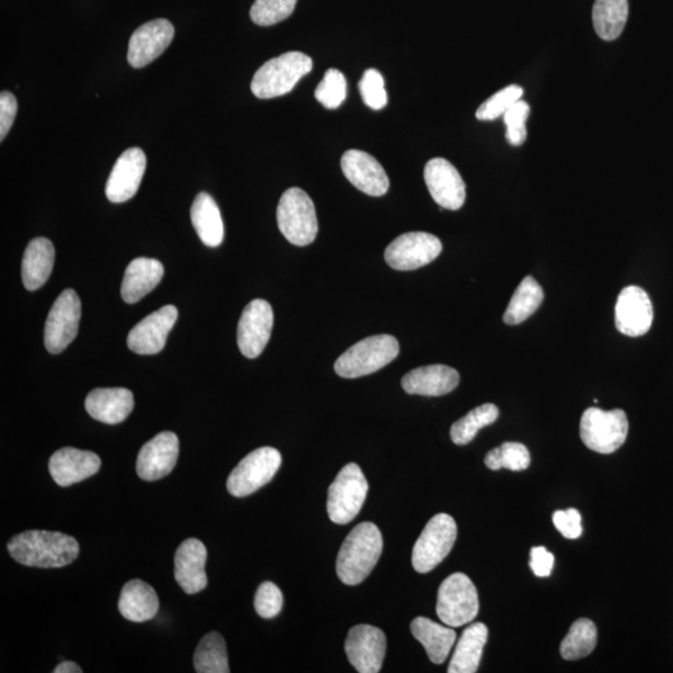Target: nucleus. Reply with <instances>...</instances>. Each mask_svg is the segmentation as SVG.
Wrapping results in <instances>:
<instances>
[{
  "instance_id": "f257e3e1",
  "label": "nucleus",
  "mask_w": 673,
  "mask_h": 673,
  "mask_svg": "<svg viewBox=\"0 0 673 673\" xmlns=\"http://www.w3.org/2000/svg\"><path fill=\"white\" fill-rule=\"evenodd\" d=\"M79 550L73 536L57 532H25L8 543V552L16 562L42 569L68 567L77 560Z\"/></svg>"
},
{
  "instance_id": "f03ea898",
  "label": "nucleus",
  "mask_w": 673,
  "mask_h": 673,
  "mask_svg": "<svg viewBox=\"0 0 673 673\" xmlns=\"http://www.w3.org/2000/svg\"><path fill=\"white\" fill-rule=\"evenodd\" d=\"M383 552V537L373 523L358 524L346 537L337 558V576L348 587L363 582Z\"/></svg>"
},
{
  "instance_id": "7ed1b4c3",
  "label": "nucleus",
  "mask_w": 673,
  "mask_h": 673,
  "mask_svg": "<svg viewBox=\"0 0 673 673\" xmlns=\"http://www.w3.org/2000/svg\"><path fill=\"white\" fill-rule=\"evenodd\" d=\"M312 59L300 51L285 53L265 62L256 71L251 90L258 98H274L292 92L300 80L311 73Z\"/></svg>"
},
{
  "instance_id": "20e7f679",
  "label": "nucleus",
  "mask_w": 673,
  "mask_h": 673,
  "mask_svg": "<svg viewBox=\"0 0 673 673\" xmlns=\"http://www.w3.org/2000/svg\"><path fill=\"white\" fill-rule=\"evenodd\" d=\"M399 355L396 337L379 335L359 340L335 363V371L343 379L353 380L372 374L390 364Z\"/></svg>"
},
{
  "instance_id": "39448f33",
  "label": "nucleus",
  "mask_w": 673,
  "mask_h": 673,
  "mask_svg": "<svg viewBox=\"0 0 673 673\" xmlns=\"http://www.w3.org/2000/svg\"><path fill=\"white\" fill-rule=\"evenodd\" d=\"M278 229L295 246L311 245L317 237L318 221L311 197L299 187L287 190L277 208Z\"/></svg>"
},
{
  "instance_id": "423d86ee",
  "label": "nucleus",
  "mask_w": 673,
  "mask_h": 673,
  "mask_svg": "<svg viewBox=\"0 0 673 673\" xmlns=\"http://www.w3.org/2000/svg\"><path fill=\"white\" fill-rule=\"evenodd\" d=\"M628 420L623 409L589 408L580 421L583 444L600 454H613L626 442Z\"/></svg>"
},
{
  "instance_id": "0eeeda50",
  "label": "nucleus",
  "mask_w": 673,
  "mask_h": 673,
  "mask_svg": "<svg viewBox=\"0 0 673 673\" xmlns=\"http://www.w3.org/2000/svg\"><path fill=\"white\" fill-rule=\"evenodd\" d=\"M479 614V596L473 581L462 572L448 577L438 591L437 615L444 625L461 627Z\"/></svg>"
},
{
  "instance_id": "6e6552de",
  "label": "nucleus",
  "mask_w": 673,
  "mask_h": 673,
  "mask_svg": "<svg viewBox=\"0 0 673 673\" xmlns=\"http://www.w3.org/2000/svg\"><path fill=\"white\" fill-rule=\"evenodd\" d=\"M368 494V481L356 463L339 472L328 489L327 511L332 522L346 525L361 511Z\"/></svg>"
},
{
  "instance_id": "1a4fd4ad",
  "label": "nucleus",
  "mask_w": 673,
  "mask_h": 673,
  "mask_svg": "<svg viewBox=\"0 0 673 673\" xmlns=\"http://www.w3.org/2000/svg\"><path fill=\"white\" fill-rule=\"evenodd\" d=\"M456 535V523L451 515L438 514L430 519L413 547V568L420 573L434 570L452 552Z\"/></svg>"
},
{
  "instance_id": "9d476101",
  "label": "nucleus",
  "mask_w": 673,
  "mask_h": 673,
  "mask_svg": "<svg viewBox=\"0 0 673 673\" xmlns=\"http://www.w3.org/2000/svg\"><path fill=\"white\" fill-rule=\"evenodd\" d=\"M282 464L281 453L271 446L256 449L242 460L228 479L232 497L245 498L271 481Z\"/></svg>"
},
{
  "instance_id": "9b49d317",
  "label": "nucleus",
  "mask_w": 673,
  "mask_h": 673,
  "mask_svg": "<svg viewBox=\"0 0 673 673\" xmlns=\"http://www.w3.org/2000/svg\"><path fill=\"white\" fill-rule=\"evenodd\" d=\"M82 317V303L74 290L61 292L48 314L44 345L51 355H59L73 343Z\"/></svg>"
},
{
  "instance_id": "f8f14e48",
  "label": "nucleus",
  "mask_w": 673,
  "mask_h": 673,
  "mask_svg": "<svg viewBox=\"0 0 673 673\" xmlns=\"http://www.w3.org/2000/svg\"><path fill=\"white\" fill-rule=\"evenodd\" d=\"M441 240L427 232L404 233L385 248V262L397 271H413L430 263L441 255Z\"/></svg>"
},
{
  "instance_id": "ddd939ff",
  "label": "nucleus",
  "mask_w": 673,
  "mask_h": 673,
  "mask_svg": "<svg viewBox=\"0 0 673 673\" xmlns=\"http://www.w3.org/2000/svg\"><path fill=\"white\" fill-rule=\"evenodd\" d=\"M345 650L358 672L379 673L387 651V639L379 627L357 625L348 633Z\"/></svg>"
},
{
  "instance_id": "4468645a",
  "label": "nucleus",
  "mask_w": 673,
  "mask_h": 673,
  "mask_svg": "<svg viewBox=\"0 0 673 673\" xmlns=\"http://www.w3.org/2000/svg\"><path fill=\"white\" fill-rule=\"evenodd\" d=\"M274 327V311L265 300L250 302L241 314L237 344L242 355L254 359L264 352Z\"/></svg>"
},
{
  "instance_id": "2eb2a0df",
  "label": "nucleus",
  "mask_w": 673,
  "mask_h": 673,
  "mask_svg": "<svg viewBox=\"0 0 673 673\" xmlns=\"http://www.w3.org/2000/svg\"><path fill=\"white\" fill-rule=\"evenodd\" d=\"M177 316V309L173 304L149 314L130 330L128 336L130 351L141 356L158 355L163 351Z\"/></svg>"
},
{
  "instance_id": "dca6fc26",
  "label": "nucleus",
  "mask_w": 673,
  "mask_h": 673,
  "mask_svg": "<svg viewBox=\"0 0 673 673\" xmlns=\"http://www.w3.org/2000/svg\"><path fill=\"white\" fill-rule=\"evenodd\" d=\"M653 321L652 302L648 292L628 286L618 294L615 308L616 328L628 337H640L650 330Z\"/></svg>"
},
{
  "instance_id": "f3484780",
  "label": "nucleus",
  "mask_w": 673,
  "mask_h": 673,
  "mask_svg": "<svg viewBox=\"0 0 673 673\" xmlns=\"http://www.w3.org/2000/svg\"><path fill=\"white\" fill-rule=\"evenodd\" d=\"M425 179L433 200L445 210H460L465 202V183L457 170L448 160L436 158L428 161Z\"/></svg>"
},
{
  "instance_id": "a211bd4d",
  "label": "nucleus",
  "mask_w": 673,
  "mask_h": 673,
  "mask_svg": "<svg viewBox=\"0 0 673 673\" xmlns=\"http://www.w3.org/2000/svg\"><path fill=\"white\" fill-rule=\"evenodd\" d=\"M147 170V155L139 148L124 151L107 178L105 194L107 200L121 204L137 195Z\"/></svg>"
},
{
  "instance_id": "6ab92c4d",
  "label": "nucleus",
  "mask_w": 673,
  "mask_h": 673,
  "mask_svg": "<svg viewBox=\"0 0 673 673\" xmlns=\"http://www.w3.org/2000/svg\"><path fill=\"white\" fill-rule=\"evenodd\" d=\"M175 37V28L167 20L142 24L129 42L128 61L132 68H143L158 59Z\"/></svg>"
},
{
  "instance_id": "aec40b11",
  "label": "nucleus",
  "mask_w": 673,
  "mask_h": 673,
  "mask_svg": "<svg viewBox=\"0 0 673 673\" xmlns=\"http://www.w3.org/2000/svg\"><path fill=\"white\" fill-rule=\"evenodd\" d=\"M340 167L359 192L380 197L388 193L390 178L383 166L372 155L361 150H349L340 160Z\"/></svg>"
},
{
  "instance_id": "412c9836",
  "label": "nucleus",
  "mask_w": 673,
  "mask_h": 673,
  "mask_svg": "<svg viewBox=\"0 0 673 673\" xmlns=\"http://www.w3.org/2000/svg\"><path fill=\"white\" fill-rule=\"evenodd\" d=\"M178 438L173 432H163L141 448L137 472L140 479L155 481L173 472L178 457Z\"/></svg>"
},
{
  "instance_id": "4be33fe9",
  "label": "nucleus",
  "mask_w": 673,
  "mask_h": 673,
  "mask_svg": "<svg viewBox=\"0 0 673 673\" xmlns=\"http://www.w3.org/2000/svg\"><path fill=\"white\" fill-rule=\"evenodd\" d=\"M101 466L102 460L95 453L70 446L59 449L49 461L51 478L62 488L93 477Z\"/></svg>"
},
{
  "instance_id": "5701e85b",
  "label": "nucleus",
  "mask_w": 673,
  "mask_h": 673,
  "mask_svg": "<svg viewBox=\"0 0 673 673\" xmlns=\"http://www.w3.org/2000/svg\"><path fill=\"white\" fill-rule=\"evenodd\" d=\"M208 550L199 538H187L175 554V579L188 595H195L208 587L206 576Z\"/></svg>"
},
{
  "instance_id": "b1692460",
  "label": "nucleus",
  "mask_w": 673,
  "mask_h": 673,
  "mask_svg": "<svg viewBox=\"0 0 673 673\" xmlns=\"http://www.w3.org/2000/svg\"><path fill=\"white\" fill-rule=\"evenodd\" d=\"M461 376L454 368L444 364L419 367L403 376L402 387L409 394L441 397L453 392Z\"/></svg>"
},
{
  "instance_id": "393cba45",
  "label": "nucleus",
  "mask_w": 673,
  "mask_h": 673,
  "mask_svg": "<svg viewBox=\"0 0 673 673\" xmlns=\"http://www.w3.org/2000/svg\"><path fill=\"white\" fill-rule=\"evenodd\" d=\"M134 394L125 388H97L88 394L89 416L105 425H119L134 409Z\"/></svg>"
},
{
  "instance_id": "a878e982",
  "label": "nucleus",
  "mask_w": 673,
  "mask_h": 673,
  "mask_svg": "<svg viewBox=\"0 0 673 673\" xmlns=\"http://www.w3.org/2000/svg\"><path fill=\"white\" fill-rule=\"evenodd\" d=\"M164 266L158 259L135 258L125 271L121 285V298L125 302L137 303L163 280Z\"/></svg>"
},
{
  "instance_id": "bb28decb",
  "label": "nucleus",
  "mask_w": 673,
  "mask_h": 673,
  "mask_svg": "<svg viewBox=\"0 0 673 673\" xmlns=\"http://www.w3.org/2000/svg\"><path fill=\"white\" fill-rule=\"evenodd\" d=\"M56 262V248L45 237L34 239L25 248L22 263L23 285L28 291H37L49 280Z\"/></svg>"
},
{
  "instance_id": "cd10ccee",
  "label": "nucleus",
  "mask_w": 673,
  "mask_h": 673,
  "mask_svg": "<svg viewBox=\"0 0 673 673\" xmlns=\"http://www.w3.org/2000/svg\"><path fill=\"white\" fill-rule=\"evenodd\" d=\"M159 597L149 583L139 579L125 583L119 599V612L132 623H146L158 615Z\"/></svg>"
},
{
  "instance_id": "c85d7f7f",
  "label": "nucleus",
  "mask_w": 673,
  "mask_h": 673,
  "mask_svg": "<svg viewBox=\"0 0 673 673\" xmlns=\"http://www.w3.org/2000/svg\"><path fill=\"white\" fill-rule=\"evenodd\" d=\"M410 631L427 651L430 661L442 665L451 653L456 640V634L451 626H443L419 616L410 624Z\"/></svg>"
},
{
  "instance_id": "c756f323",
  "label": "nucleus",
  "mask_w": 673,
  "mask_h": 673,
  "mask_svg": "<svg viewBox=\"0 0 673 673\" xmlns=\"http://www.w3.org/2000/svg\"><path fill=\"white\" fill-rule=\"evenodd\" d=\"M488 627L475 623L465 628L449 663V673H475L478 671L484 646L488 641Z\"/></svg>"
},
{
  "instance_id": "7c9ffc66",
  "label": "nucleus",
  "mask_w": 673,
  "mask_h": 673,
  "mask_svg": "<svg viewBox=\"0 0 673 673\" xmlns=\"http://www.w3.org/2000/svg\"><path fill=\"white\" fill-rule=\"evenodd\" d=\"M192 221L206 246L219 247L224 237V228L219 206L209 194L200 193L192 208Z\"/></svg>"
},
{
  "instance_id": "2f4dec72",
  "label": "nucleus",
  "mask_w": 673,
  "mask_h": 673,
  "mask_svg": "<svg viewBox=\"0 0 673 673\" xmlns=\"http://www.w3.org/2000/svg\"><path fill=\"white\" fill-rule=\"evenodd\" d=\"M628 18L627 0H595L592 23L601 39L612 42L620 37Z\"/></svg>"
},
{
  "instance_id": "473e14b6",
  "label": "nucleus",
  "mask_w": 673,
  "mask_h": 673,
  "mask_svg": "<svg viewBox=\"0 0 673 673\" xmlns=\"http://www.w3.org/2000/svg\"><path fill=\"white\" fill-rule=\"evenodd\" d=\"M544 291L532 276H526L518 286L504 313V322L508 326H517L523 323L542 306Z\"/></svg>"
},
{
  "instance_id": "72a5a7b5",
  "label": "nucleus",
  "mask_w": 673,
  "mask_h": 673,
  "mask_svg": "<svg viewBox=\"0 0 673 673\" xmlns=\"http://www.w3.org/2000/svg\"><path fill=\"white\" fill-rule=\"evenodd\" d=\"M195 671L199 673H229L227 643L219 633L202 637L194 654Z\"/></svg>"
},
{
  "instance_id": "f704fd0d",
  "label": "nucleus",
  "mask_w": 673,
  "mask_h": 673,
  "mask_svg": "<svg viewBox=\"0 0 673 673\" xmlns=\"http://www.w3.org/2000/svg\"><path fill=\"white\" fill-rule=\"evenodd\" d=\"M597 643V628L589 618H579L560 645L562 659L573 661L589 657Z\"/></svg>"
},
{
  "instance_id": "c9c22d12",
  "label": "nucleus",
  "mask_w": 673,
  "mask_h": 673,
  "mask_svg": "<svg viewBox=\"0 0 673 673\" xmlns=\"http://www.w3.org/2000/svg\"><path fill=\"white\" fill-rule=\"evenodd\" d=\"M498 418L499 409L496 404L487 403L474 408L453 425L451 429L453 443L456 445L469 444L480 429L492 425Z\"/></svg>"
},
{
  "instance_id": "e433bc0d",
  "label": "nucleus",
  "mask_w": 673,
  "mask_h": 673,
  "mask_svg": "<svg viewBox=\"0 0 673 673\" xmlns=\"http://www.w3.org/2000/svg\"><path fill=\"white\" fill-rule=\"evenodd\" d=\"M532 457L527 448L522 443L507 442L494 448L486 456V465L490 471L502 468L522 472L531 466Z\"/></svg>"
},
{
  "instance_id": "4c0bfd02",
  "label": "nucleus",
  "mask_w": 673,
  "mask_h": 673,
  "mask_svg": "<svg viewBox=\"0 0 673 673\" xmlns=\"http://www.w3.org/2000/svg\"><path fill=\"white\" fill-rule=\"evenodd\" d=\"M298 0H256L251 8V20L259 26H271L289 18Z\"/></svg>"
},
{
  "instance_id": "58836bf2",
  "label": "nucleus",
  "mask_w": 673,
  "mask_h": 673,
  "mask_svg": "<svg viewBox=\"0 0 673 673\" xmlns=\"http://www.w3.org/2000/svg\"><path fill=\"white\" fill-rule=\"evenodd\" d=\"M314 96L326 109H337L347 97V82L344 73L337 69L327 70Z\"/></svg>"
},
{
  "instance_id": "ea45409f",
  "label": "nucleus",
  "mask_w": 673,
  "mask_h": 673,
  "mask_svg": "<svg viewBox=\"0 0 673 673\" xmlns=\"http://www.w3.org/2000/svg\"><path fill=\"white\" fill-rule=\"evenodd\" d=\"M524 94L523 88L519 85H509L501 89L500 92L494 94L486 103H483L477 112V119L481 121H491L504 116V114Z\"/></svg>"
},
{
  "instance_id": "a19ab883",
  "label": "nucleus",
  "mask_w": 673,
  "mask_h": 673,
  "mask_svg": "<svg viewBox=\"0 0 673 673\" xmlns=\"http://www.w3.org/2000/svg\"><path fill=\"white\" fill-rule=\"evenodd\" d=\"M363 102L373 111H381L388 103V95L385 92L384 79L379 70L368 69L359 82Z\"/></svg>"
},
{
  "instance_id": "79ce46f5",
  "label": "nucleus",
  "mask_w": 673,
  "mask_h": 673,
  "mask_svg": "<svg viewBox=\"0 0 673 673\" xmlns=\"http://www.w3.org/2000/svg\"><path fill=\"white\" fill-rule=\"evenodd\" d=\"M529 113H531V106L520 98V101L511 106L504 114L507 139L510 146L520 147L525 142L527 137L525 124L529 118Z\"/></svg>"
},
{
  "instance_id": "37998d69",
  "label": "nucleus",
  "mask_w": 673,
  "mask_h": 673,
  "mask_svg": "<svg viewBox=\"0 0 673 673\" xmlns=\"http://www.w3.org/2000/svg\"><path fill=\"white\" fill-rule=\"evenodd\" d=\"M283 595L274 582L266 581L259 585L255 596V608L259 616L274 618L281 613Z\"/></svg>"
},
{
  "instance_id": "c03bdc74",
  "label": "nucleus",
  "mask_w": 673,
  "mask_h": 673,
  "mask_svg": "<svg viewBox=\"0 0 673 673\" xmlns=\"http://www.w3.org/2000/svg\"><path fill=\"white\" fill-rule=\"evenodd\" d=\"M553 522L560 534L571 541L582 534L581 515L577 509L555 511Z\"/></svg>"
},
{
  "instance_id": "a18cd8bd",
  "label": "nucleus",
  "mask_w": 673,
  "mask_h": 673,
  "mask_svg": "<svg viewBox=\"0 0 673 673\" xmlns=\"http://www.w3.org/2000/svg\"><path fill=\"white\" fill-rule=\"evenodd\" d=\"M18 112L16 98L12 93L0 94V140H4L12 129Z\"/></svg>"
},
{
  "instance_id": "49530a36",
  "label": "nucleus",
  "mask_w": 673,
  "mask_h": 673,
  "mask_svg": "<svg viewBox=\"0 0 673 673\" xmlns=\"http://www.w3.org/2000/svg\"><path fill=\"white\" fill-rule=\"evenodd\" d=\"M555 558L543 546L533 547L531 552V568L536 577L547 578L554 568Z\"/></svg>"
},
{
  "instance_id": "de8ad7c7",
  "label": "nucleus",
  "mask_w": 673,
  "mask_h": 673,
  "mask_svg": "<svg viewBox=\"0 0 673 673\" xmlns=\"http://www.w3.org/2000/svg\"><path fill=\"white\" fill-rule=\"evenodd\" d=\"M83 670L77 665L76 662L65 661L61 662L56 669H54V673H82Z\"/></svg>"
}]
</instances>
